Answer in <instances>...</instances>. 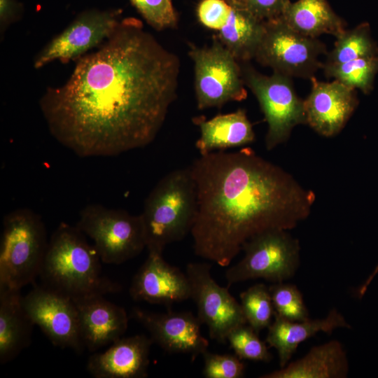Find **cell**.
I'll list each match as a JSON object with an SVG mask.
<instances>
[{
    "mask_svg": "<svg viewBox=\"0 0 378 378\" xmlns=\"http://www.w3.org/2000/svg\"><path fill=\"white\" fill-rule=\"evenodd\" d=\"M211 269L207 262H190L186 273L198 319L206 326L212 340L225 344L233 329L247 322L240 302L230 294L228 287H223L214 280Z\"/></svg>",
    "mask_w": 378,
    "mask_h": 378,
    "instance_id": "11",
    "label": "cell"
},
{
    "mask_svg": "<svg viewBox=\"0 0 378 378\" xmlns=\"http://www.w3.org/2000/svg\"><path fill=\"white\" fill-rule=\"evenodd\" d=\"M280 18L295 31L312 38L324 34L337 37L346 26L326 0L289 1Z\"/></svg>",
    "mask_w": 378,
    "mask_h": 378,
    "instance_id": "23",
    "label": "cell"
},
{
    "mask_svg": "<svg viewBox=\"0 0 378 378\" xmlns=\"http://www.w3.org/2000/svg\"><path fill=\"white\" fill-rule=\"evenodd\" d=\"M264 31V21L247 9L232 8L226 24L216 36L237 60L245 62L254 59Z\"/></svg>",
    "mask_w": 378,
    "mask_h": 378,
    "instance_id": "24",
    "label": "cell"
},
{
    "mask_svg": "<svg viewBox=\"0 0 378 378\" xmlns=\"http://www.w3.org/2000/svg\"><path fill=\"white\" fill-rule=\"evenodd\" d=\"M274 314L290 321L309 318V312L302 294L295 285L275 283L269 287Z\"/></svg>",
    "mask_w": 378,
    "mask_h": 378,
    "instance_id": "28",
    "label": "cell"
},
{
    "mask_svg": "<svg viewBox=\"0 0 378 378\" xmlns=\"http://www.w3.org/2000/svg\"><path fill=\"white\" fill-rule=\"evenodd\" d=\"M193 122L200 131V136L195 142L200 155L245 146L255 140L252 125L242 108L216 115L210 120L195 118Z\"/></svg>",
    "mask_w": 378,
    "mask_h": 378,
    "instance_id": "21",
    "label": "cell"
},
{
    "mask_svg": "<svg viewBox=\"0 0 378 378\" xmlns=\"http://www.w3.org/2000/svg\"><path fill=\"white\" fill-rule=\"evenodd\" d=\"M146 22L157 31L174 28L177 15L172 0H130Z\"/></svg>",
    "mask_w": 378,
    "mask_h": 378,
    "instance_id": "30",
    "label": "cell"
},
{
    "mask_svg": "<svg viewBox=\"0 0 378 378\" xmlns=\"http://www.w3.org/2000/svg\"><path fill=\"white\" fill-rule=\"evenodd\" d=\"M197 209L195 181L190 167L164 175L150 192L140 214L148 252L164 248L191 232Z\"/></svg>",
    "mask_w": 378,
    "mask_h": 378,
    "instance_id": "4",
    "label": "cell"
},
{
    "mask_svg": "<svg viewBox=\"0 0 378 378\" xmlns=\"http://www.w3.org/2000/svg\"><path fill=\"white\" fill-rule=\"evenodd\" d=\"M240 304L247 324L258 333L270 326L274 309L269 287L258 283L240 293Z\"/></svg>",
    "mask_w": 378,
    "mask_h": 378,
    "instance_id": "27",
    "label": "cell"
},
{
    "mask_svg": "<svg viewBox=\"0 0 378 378\" xmlns=\"http://www.w3.org/2000/svg\"><path fill=\"white\" fill-rule=\"evenodd\" d=\"M101 262L85 235L62 222L49 239L38 276L42 285L74 300L119 292L121 286L103 274Z\"/></svg>",
    "mask_w": 378,
    "mask_h": 378,
    "instance_id": "3",
    "label": "cell"
},
{
    "mask_svg": "<svg viewBox=\"0 0 378 378\" xmlns=\"http://www.w3.org/2000/svg\"><path fill=\"white\" fill-rule=\"evenodd\" d=\"M258 334L246 323L233 329L227 335V342L240 359L268 363L272 356Z\"/></svg>",
    "mask_w": 378,
    "mask_h": 378,
    "instance_id": "29",
    "label": "cell"
},
{
    "mask_svg": "<svg viewBox=\"0 0 378 378\" xmlns=\"http://www.w3.org/2000/svg\"><path fill=\"white\" fill-rule=\"evenodd\" d=\"M202 373L206 378H241L245 365L236 355L218 354L206 351L203 354Z\"/></svg>",
    "mask_w": 378,
    "mask_h": 378,
    "instance_id": "31",
    "label": "cell"
},
{
    "mask_svg": "<svg viewBox=\"0 0 378 378\" xmlns=\"http://www.w3.org/2000/svg\"><path fill=\"white\" fill-rule=\"evenodd\" d=\"M328 53L325 43L318 38L301 34L289 27L281 18L265 22V31L254 59L273 72L292 77L311 78Z\"/></svg>",
    "mask_w": 378,
    "mask_h": 378,
    "instance_id": "10",
    "label": "cell"
},
{
    "mask_svg": "<svg viewBox=\"0 0 378 378\" xmlns=\"http://www.w3.org/2000/svg\"><path fill=\"white\" fill-rule=\"evenodd\" d=\"M300 250L298 241L287 230H270L252 237L242 247V259L225 272L228 286L255 279L284 282L299 268Z\"/></svg>",
    "mask_w": 378,
    "mask_h": 378,
    "instance_id": "9",
    "label": "cell"
},
{
    "mask_svg": "<svg viewBox=\"0 0 378 378\" xmlns=\"http://www.w3.org/2000/svg\"><path fill=\"white\" fill-rule=\"evenodd\" d=\"M20 290L0 288V363L14 360L31 342L34 323L22 304Z\"/></svg>",
    "mask_w": 378,
    "mask_h": 378,
    "instance_id": "22",
    "label": "cell"
},
{
    "mask_svg": "<svg viewBox=\"0 0 378 378\" xmlns=\"http://www.w3.org/2000/svg\"><path fill=\"white\" fill-rule=\"evenodd\" d=\"M104 296L74 300L78 311L81 342L90 351L111 344L127 329L129 318L125 309Z\"/></svg>",
    "mask_w": 378,
    "mask_h": 378,
    "instance_id": "18",
    "label": "cell"
},
{
    "mask_svg": "<svg viewBox=\"0 0 378 378\" xmlns=\"http://www.w3.org/2000/svg\"><path fill=\"white\" fill-rule=\"evenodd\" d=\"M180 60L142 22L122 19L98 49L77 59L39 106L52 136L81 158L116 156L152 143L177 98Z\"/></svg>",
    "mask_w": 378,
    "mask_h": 378,
    "instance_id": "1",
    "label": "cell"
},
{
    "mask_svg": "<svg viewBox=\"0 0 378 378\" xmlns=\"http://www.w3.org/2000/svg\"><path fill=\"white\" fill-rule=\"evenodd\" d=\"M188 55L194 63L198 109L221 107L246 98L241 64L216 36L209 46L190 43Z\"/></svg>",
    "mask_w": 378,
    "mask_h": 378,
    "instance_id": "8",
    "label": "cell"
},
{
    "mask_svg": "<svg viewBox=\"0 0 378 378\" xmlns=\"http://www.w3.org/2000/svg\"><path fill=\"white\" fill-rule=\"evenodd\" d=\"M189 167L197 193L194 252L220 267L228 266L252 237L295 227L314 202L312 191L250 148L211 152Z\"/></svg>",
    "mask_w": 378,
    "mask_h": 378,
    "instance_id": "2",
    "label": "cell"
},
{
    "mask_svg": "<svg viewBox=\"0 0 378 378\" xmlns=\"http://www.w3.org/2000/svg\"><path fill=\"white\" fill-rule=\"evenodd\" d=\"M131 298L170 307L190 298V285L186 273L166 262L162 253L148 252L134 276L130 287Z\"/></svg>",
    "mask_w": 378,
    "mask_h": 378,
    "instance_id": "16",
    "label": "cell"
},
{
    "mask_svg": "<svg viewBox=\"0 0 378 378\" xmlns=\"http://www.w3.org/2000/svg\"><path fill=\"white\" fill-rule=\"evenodd\" d=\"M76 226L93 241L102 262L106 264L123 263L146 248L140 214L90 204L80 211Z\"/></svg>",
    "mask_w": 378,
    "mask_h": 378,
    "instance_id": "6",
    "label": "cell"
},
{
    "mask_svg": "<svg viewBox=\"0 0 378 378\" xmlns=\"http://www.w3.org/2000/svg\"><path fill=\"white\" fill-rule=\"evenodd\" d=\"M239 63L244 83L256 97L267 122L265 146L270 150L285 142L296 125L307 124L304 100L295 92L290 77L277 72L264 75L248 62Z\"/></svg>",
    "mask_w": 378,
    "mask_h": 378,
    "instance_id": "7",
    "label": "cell"
},
{
    "mask_svg": "<svg viewBox=\"0 0 378 378\" xmlns=\"http://www.w3.org/2000/svg\"><path fill=\"white\" fill-rule=\"evenodd\" d=\"M377 272H378V265L377 266V268L375 267L372 274H370V277L374 278L375 275L377 274Z\"/></svg>",
    "mask_w": 378,
    "mask_h": 378,
    "instance_id": "36",
    "label": "cell"
},
{
    "mask_svg": "<svg viewBox=\"0 0 378 378\" xmlns=\"http://www.w3.org/2000/svg\"><path fill=\"white\" fill-rule=\"evenodd\" d=\"M22 304L34 325H37L52 344L82 353L78 311L71 298L43 285L35 286Z\"/></svg>",
    "mask_w": 378,
    "mask_h": 378,
    "instance_id": "13",
    "label": "cell"
},
{
    "mask_svg": "<svg viewBox=\"0 0 378 378\" xmlns=\"http://www.w3.org/2000/svg\"><path fill=\"white\" fill-rule=\"evenodd\" d=\"M48 241L44 223L28 208L3 218L0 241V288L20 290L39 276Z\"/></svg>",
    "mask_w": 378,
    "mask_h": 378,
    "instance_id": "5",
    "label": "cell"
},
{
    "mask_svg": "<svg viewBox=\"0 0 378 378\" xmlns=\"http://www.w3.org/2000/svg\"><path fill=\"white\" fill-rule=\"evenodd\" d=\"M120 17L121 10L115 9L81 13L38 52L34 68L40 69L55 60L66 64L78 59L108 38L122 20Z\"/></svg>",
    "mask_w": 378,
    "mask_h": 378,
    "instance_id": "12",
    "label": "cell"
},
{
    "mask_svg": "<svg viewBox=\"0 0 378 378\" xmlns=\"http://www.w3.org/2000/svg\"><path fill=\"white\" fill-rule=\"evenodd\" d=\"M378 55V48L370 35V26L363 23L344 30L336 37L333 48L326 54L324 64H338L356 59Z\"/></svg>",
    "mask_w": 378,
    "mask_h": 378,
    "instance_id": "25",
    "label": "cell"
},
{
    "mask_svg": "<svg viewBox=\"0 0 378 378\" xmlns=\"http://www.w3.org/2000/svg\"><path fill=\"white\" fill-rule=\"evenodd\" d=\"M322 69L327 78H332L351 88H357L368 94L373 88L374 78L378 73V55L338 64H323Z\"/></svg>",
    "mask_w": 378,
    "mask_h": 378,
    "instance_id": "26",
    "label": "cell"
},
{
    "mask_svg": "<svg viewBox=\"0 0 378 378\" xmlns=\"http://www.w3.org/2000/svg\"><path fill=\"white\" fill-rule=\"evenodd\" d=\"M349 373L347 354L342 344L330 340L312 347L302 358L260 378H345Z\"/></svg>",
    "mask_w": 378,
    "mask_h": 378,
    "instance_id": "20",
    "label": "cell"
},
{
    "mask_svg": "<svg viewBox=\"0 0 378 378\" xmlns=\"http://www.w3.org/2000/svg\"><path fill=\"white\" fill-rule=\"evenodd\" d=\"M230 6L234 8L246 9L248 0H224Z\"/></svg>",
    "mask_w": 378,
    "mask_h": 378,
    "instance_id": "35",
    "label": "cell"
},
{
    "mask_svg": "<svg viewBox=\"0 0 378 378\" xmlns=\"http://www.w3.org/2000/svg\"><path fill=\"white\" fill-rule=\"evenodd\" d=\"M22 6L18 0H0V31L2 36L6 29L20 20Z\"/></svg>",
    "mask_w": 378,
    "mask_h": 378,
    "instance_id": "34",
    "label": "cell"
},
{
    "mask_svg": "<svg viewBox=\"0 0 378 378\" xmlns=\"http://www.w3.org/2000/svg\"><path fill=\"white\" fill-rule=\"evenodd\" d=\"M274 319L268 328L266 343L278 354L280 368L286 366L302 342L320 332L331 334L337 328H350L344 316L336 309L320 319L309 318L301 321H290L274 314Z\"/></svg>",
    "mask_w": 378,
    "mask_h": 378,
    "instance_id": "19",
    "label": "cell"
},
{
    "mask_svg": "<svg viewBox=\"0 0 378 378\" xmlns=\"http://www.w3.org/2000/svg\"><path fill=\"white\" fill-rule=\"evenodd\" d=\"M153 342L145 335L120 337L104 352L91 355L87 370L94 378H145Z\"/></svg>",
    "mask_w": 378,
    "mask_h": 378,
    "instance_id": "17",
    "label": "cell"
},
{
    "mask_svg": "<svg viewBox=\"0 0 378 378\" xmlns=\"http://www.w3.org/2000/svg\"><path fill=\"white\" fill-rule=\"evenodd\" d=\"M232 9L224 0H202L197 7V17L204 26L220 31L226 24Z\"/></svg>",
    "mask_w": 378,
    "mask_h": 378,
    "instance_id": "32",
    "label": "cell"
},
{
    "mask_svg": "<svg viewBox=\"0 0 378 378\" xmlns=\"http://www.w3.org/2000/svg\"><path fill=\"white\" fill-rule=\"evenodd\" d=\"M131 316L149 332L153 343L169 354H189L192 360L208 349L201 322L190 312L157 313L133 307Z\"/></svg>",
    "mask_w": 378,
    "mask_h": 378,
    "instance_id": "14",
    "label": "cell"
},
{
    "mask_svg": "<svg viewBox=\"0 0 378 378\" xmlns=\"http://www.w3.org/2000/svg\"><path fill=\"white\" fill-rule=\"evenodd\" d=\"M289 0H248L246 9L261 21L279 18Z\"/></svg>",
    "mask_w": 378,
    "mask_h": 378,
    "instance_id": "33",
    "label": "cell"
},
{
    "mask_svg": "<svg viewBox=\"0 0 378 378\" xmlns=\"http://www.w3.org/2000/svg\"><path fill=\"white\" fill-rule=\"evenodd\" d=\"M310 93L304 100L306 121L314 131L325 136L338 134L358 105L356 90L334 80L310 78Z\"/></svg>",
    "mask_w": 378,
    "mask_h": 378,
    "instance_id": "15",
    "label": "cell"
}]
</instances>
